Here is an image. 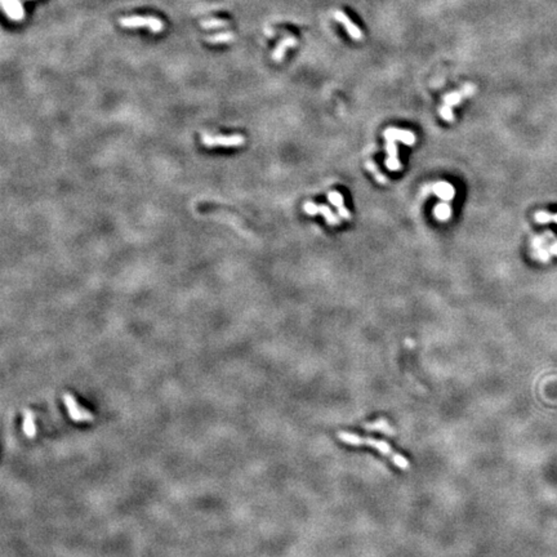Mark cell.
Returning <instances> with one entry per match:
<instances>
[{
  "mask_svg": "<svg viewBox=\"0 0 557 557\" xmlns=\"http://www.w3.org/2000/svg\"><path fill=\"white\" fill-rule=\"evenodd\" d=\"M535 257L542 262H548L551 257V253L548 251V247H542L535 249Z\"/></svg>",
  "mask_w": 557,
  "mask_h": 557,
  "instance_id": "obj_20",
  "label": "cell"
},
{
  "mask_svg": "<svg viewBox=\"0 0 557 557\" xmlns=\"http://www.w3.org/2000/svg\"><path fill=\"white\" fill-rule=\"evenodd\" d=\"M65 400H66V407L69 408V411H70L73 419L80 420V422H87V420L94 419V417L89 413V411H87L85 409H83V408H80L77 405V403L75 401V399H74L73 396L66 395V396H65Z\"/></svg>",
  "mask_w": 557,
  "mask_h": 557,
  "instance_id": "obj_10",
  "label": "cell"
},
{
  "mask_svg": "<svg viewBox=\"0 0 557 557\" xmlns=\"http://www.w3.org/2000/svg\"><path fill=\"white\" fill-rule=\"evenodd\" d=\"M434 214L437 221L440 222H446L450 220L451 217V207L450 204L446 201H441L440 204H437L434 209Z\"/></svg>",
  "mask_w": 557,
  "mask_h": 557,
  "instance_id": "obj_14",
  "label": "cell"
},
{
  "mask_svg": "<svg viewBox=\"0 0 557 557\" xmlns=\"http://www.w3.org/2000/svg\"><path fill=\"white\" fill-rule=\"evenodd\" d=\"M303 210L304 213L308 214V216L323 214L325 221H327V223L331 224V226H338L340 223V220H342L339 216H337V214L332 212L331 208L328 207V205H324V204L319 205V204H315L312 201H307L303 205Z\"/></svg>",
  "mask_w": 557,
  "mask_h": 557,
  "instance_id": "obj_5",
  "label": "cell"
},
{
  "mask_svg": "<svg viewBox=\"0 0 557 557\" xmlns=\"http://www.w3.org/2000/svg\"><path fill=\"white\" fill-rule=\"evenodd\" d=\"M364 428L371 431H379V432L386 435H394V430L391 428L390 423L386 419H377L374 420V422H371V423H365L364 424Z\"/></svg>",
  "mask_w": 557,
  "mask_h": 557,
  "instance_id": "obj_15",
  "label": "cell"
},
{
  "mask_svg": "<svg viewBox=\"0 0 557 557\" xmlns=\"http://www.w3.org/2000/svg\"><path fill=\"white\" fill-rule=\"evenodd\" d=\"M548 251H550L551 254L557 256V240H554L548 245Z\"/></svg>",
  "mask_w": 557,
  "mask_h": 557,
  "instance_id": "obj_21",
  "label": "cell"
},
{
  "mask_svg": "<svg viewBox=\"0 0 557 557\" xmlns=\"http://www.w3.org/2000/svg\"><path fill=\"white\" fill-rule=\"evenodd\" d=\"M476 90V85L467 83L464 84L459 90H453V92H449V93L445 94L444 97H443V105L439 109V113H440L441 119H444L447 123L455 121V115L453 112V107L460 105V102L466 100V98L474 96Z\"/></svg>",
  "mask_w": 557,
  "mask_h": 557,
  "instance_id": "obj_2",
  "label": "cell"
},
{
  "mask_svg": "<svg viewBox=\"0 0 557 557\" xmlns=\"http://www.w3.org/2000/svg\"><path fill=\"white\" fill-rule=\"evenodd\" d=\"M119 25L121 27H127V29H137V27H149L151 30V33L157 34L163 30V22L159 18L151 16H130V17H121L119 18Z\"/></svg>",
  "mask_w": 557,
  "mask_h": 557,
  "instance_id": "obj_4",
  "label": "cell"
},
{
  "mask_svg": "<svg viewBox=\"0 0 557 557\" xmlns=\"http://www.w3.org/2000/svg\"><path fill=\"white\" fill-rule=\"evenodd\" d=\"M333 17H334V20L337 21L338 24L342 25V26L344 27V30H346V33L350 35L351 39H354V40H356V41L364 40L363 30H361L360 27L357 26L355 22H352V21H351L350 17L344 13L343 10L334 9L333 10Z\"/></svg>",
  "mask_w": 557,
  "mask_h": 557,
  "instance_id": "obj_6",
  "label": "cell"
},
{
  "mask_svg": "<svg viewBox=\"0 0 557 557\" xmlns=\"http://www.w3.org/2000/svg\"><path fill=\"white\" fill-rule=\"evenodd\" d=\"M534 220H535V222L541 224L550 223V222H552V214L548 213V212H544V210H541V212L534 214Z\"/></svg>",
  "mask_w": 557,
  "mask_h": 557,
  "instance_id": "obj_19",
  "label": "cell"
},
{
  "mask_svg": "<svg viewBox=\"0 0 557 557\" xmlns=\"http://www.w3.org/2000/svg\"><path fill=\"white\" fill-rule=\"evenodd\" d=\"M297 44H298L297 39H296L293 35H287L280 43L277 44V47L275 48V50L272 52L271 58L274 61H276V62H281L284 57H285V54H287V50L291 49V48L297 47Z\"/></svg>",
  "mask_w": 557,
  "mask_h": 557,
  "instance_id": "obj_11",
  "label": "cell"
},
{
  "mask_svg": "<svg viewBox=\"0 0 557 557\" xmlns=\"http://www.w3.org/2000/svg\"><path fill=\"white\" fill-rule=\"evenodd\" d=\"M1 7L8 18L13 21H22L25 18L24 5L20 0H1Z\"/></svg>",
  "mask_w": 557,
  "mask_h": 557,
  "instance_id": "obj_9",
  "label": "cell"
},
{
  "mask_svg": "<svg viewBox=\"0 0 557 557\" xmlns=\"http://www.w3.org/2000/svg\"><path fill=\"white\" fill-rule=\"evenodd\" d=\"M200 140L201 144L208 149H216V147L232 149V147H241L245 144V137L239 133H234L231 136H213L210 133H203Z\"/></svg>",
  "mask_w": 557,
  "mask_h": 557,
  "instance_id": "obj_3",
  "label": "cell"
},
{
  "mask_svg": "<svg viewBox=\"0 0 557 557\" xmlns=\"http://www.w3.org/2000/svg\"><path fill=\"white\" fill-rule=\"evenodd\" d=\"M432 192L436 195L437 197H440L443 201H451L455 197V188L451 184L445 182V181H440L432 186Z\"/></svg>",
  "mask_w": 557,
  "mask_h": 557,
  "instance_id": "obj_12",
  "label": "cell"
},
{
  "mask_svg": "<svg viewBox=\"0 0 557 557\" xmlns=\"http://www.w3.org/2000/svg\"><path fill=\"white\" fill-rule=\"evenodd\" d=\"M552 222H555V223H557V213H556V214H552Z\"/></svg>",
  "mask_w": 557,
  "mask_h": 557,
  "instance_id": "obj_22",
  "label": "cell"
},
{
  "mask_svg": "<svg viewBox=\"0 0 557 557\" xmlns=\"http://www.w3.org/2000/svg\"><path fill=\"white\" fill-rule=\"evenodd\" d=\"M228 25H230L228 21L221 20V18H210V20H203L200 22V26L203 29H222Z\"/></svg>",
  "mask_w": 557,
  "mask_h": 557,
  "instance_id": "obj_17",
  "label": "cell"
},
{
  "mask_svg": "<svg viewBox=\"0 0 557 557\" xmlns=\"http://www.w3.org/2000/svg\"><path fill=\"white\" fill-rule=\"evenodd\" d=\"M338 439L340 441H343L344 444L352 445V446H371L375 450L379 451L382 455L387 457L392 463L399 467L403 471L409 470V460L403 455V454L397 453L396 450H394L390 445L383 440H377L373 437H364L359 436L356 434L352 432H346V431H340L337 434Z\"/></svg>",
  "mask_w": 557,
  "mask_h": 557,
  "instance_id": "obj_1",
  "label": "cell"
},
{
  "mask_svg": "<svg viewBox=\"0 0 557 557\" xmlns=\"http://www.w3.org/2000/svg\"><path fill=\"white\" fill-rule=\"evenodd\" d=\"M328 200H329V203L333 204L334 207H335V209H337L338 212V216H339L342 220H346V221H351V213L348 212V209L346 207H344V201H343V196H342V194H339L338 191H331L329 194H328Z\"/></svg>",
  "mask_w": 557,
  "mask_h": 557,
  "instance_id": "obj_13",
  "label": "cell"
},
{
  "mask_svg": "<svg viewBox=\"0 0 557 557\" xmlns=\"http://www.w3.org/2000/svg\"><path fill=\"white\" fill-rule=\"evenodd\" d=\"M386 151H387V159L384 161L386 167L391 172H399L403 169L400 160H399V151H397L396 141L394 138H386Z\"/></svg>",
  "mask_w": 557,
  "mask_h": 557,
  "instance_id": "obj_7",
  "label": "cell"
},
{
  "mask_svg": "<svg viewBox=\"0 0 557 557\" xmlns=\"http://www.w3.org/2000/svg\"><path fill=\"white\" fill-rule=\"evenodd\" d=\"M383 136L384 138H394L395 141H400V142H403L407 146H413L417 142L415 134L407 129H399V128L390 127L384 130Z\"/></svg>",
  "mask_w": 557,
  "mask_h": 557,
  "instance_id": "obj_8",
  "label": "cell"
},
{
  "mask_svg": "<svg viewBox=\"0 0 557 557\" xmlns=\"http://www.w3.org/2000/svg\"><path fill=\"white\" fill-rule=\"evenodd\" d=\"M367 169L373 174L374 178H375L379 184H387V178L384 177L383 174L380 173L379 170L377 169V165H375L373 161H367Z\"/></svg>",
  "mask_w": 557,
  "mask_h": 557,
  "instance_id": "obj_18",
  "label": "cell"
},
{
  "mask_svg": "<svg viewBox=\"0 0 557 557\" xmlns=\"http://www.w3.org/2000/svg\"><path fill=\"white\" fill-rule=\"evenodd\" d=\"M235 39V34L227 31V33H221L216 34V35H210L207 37L208 43L212 44H222V43H231Z\"/></svg>",
  "mask_w": 557,
  "mask_h": 557,
  "instance_id": "obj_16",
  "label": "cell"
}]
</instances>
